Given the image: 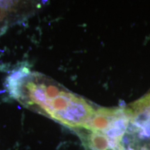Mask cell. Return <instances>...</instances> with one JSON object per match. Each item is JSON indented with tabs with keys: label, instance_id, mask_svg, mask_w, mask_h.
Returning <instances> with one entry per match:
<instances>
[{
	"label": "cell",
	"instance_id": "1",
	"mask_svg": "<svg viewBox=\"0 0 150 150\" xmlns=\"http://www.w3.org/2000/svg\"><path fill=\"white\" fill-rule=\"evenodd\" d=\"M11 96L26 107L32 108L73 131L84 128L98 107L63 86L54 97H45L32 73L22 81Z\"/></svg>",
	"mask_w": 150,
	"mask_h": 150
},
{
	"label": "cell",
	"instance_id": "2",
	"mask_svg": "<svg viewBox=\"0 0 150 150\" xmlns=\"http://www.w3.org/2000/svg\"><path fill=\"white\" fill-rule=\"evenodd\" d=\"M129 119L126 138L129 143L150 140V90L137 100L124 106Z\"/></svg>",
	"mask_w": 150,
	"mask_h": 150
},
{
	"label": "cell",
	"instance_id": "3",
	"mask_svg": "<svg viewBox=\"0 0 150 150\" xmlns=\"http://www.w3.org/2000/svg\"><path fill=\"white\" fill-rule=\"evenodd\" d=\"M79 137L85 150H127L126 137L115 132H102L87 129L74 131Z\"/></svg>",
	"mask_w": 150,
	"mask_h": 150
},
{
	"label": "cell",
	"instance_id": "4",
	"mask_svg": "<svg viewBox=\"0 0 150 150\" xmlns=\"http://www.w3.org/2000/svg\"><path fill=\"white\" fill-rule=\"evenodd\" d=\"M31 74L30 69L27 67V65H22L21 67L11 71V74L6 78V87L10 92L14 90L22 82V81L24 78L27 77Z\"/></svg>",
	"mask_w": 150,
	"mask_h": 150
},
{
	"label": "cell",
	"instance_id": "5",
	"mask_svg": "<svg viewBox=\"0 0 150 150\" xmlns=\"http://www.w3.org/2000/svg\"><path fill=\"white\" fill-rule=\"evenodd\" d=\"M15 4L13 1H0V22L4 20L7 15V10L12 8V6Z\"/></svg>",
	"mask_w": 150,
	"mask_h": 150
},
{
	"label": "cell",
	"instance_id": "6",
	"mask_svg": "<svg viewBox=\"0 0 150 150\" xmlns=\"http://www.w3.org/2000/svg\"><path fill=\"white\" fill-rule=\"evenodd\" d=\"M134 150H150V147H141V148H139V149H136Z\"/></svg>",
	"mask_w": 150,
	"mask_h": 150
}]
</instances>
